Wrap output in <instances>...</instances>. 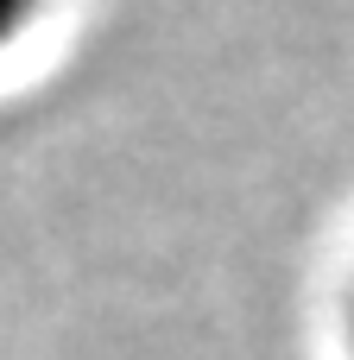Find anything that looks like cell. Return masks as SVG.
I'll return each instance as SVG.
<instances>
[{
	"mask_svg": "<svg viewBox=\"0 0 354 360\" xmlns=\"http://www.w3.org/2000/svg\"><path fill=\"white\" fill-rule=\"evenodd\" d=\"M348 354H354V310H348Z\"/></svg>",
	"mask_w": 354,
	"mask_h": 360,
	"instance_id": "7a4b0ae2",
	"label": "cell"
},
{
	"mask_svg": "<svg viewBox=\"0 0 354 360\" xmlns=\"http://www.w3.org/2000/svg\"><path fill=\"white\" fill-rule=\"evenodd\" d=\"M13 25H19V13H0V38H6V32H13Z\"/></svg>",
	"mask_w": 354,
	"mask_h": 360,
	"instance_id": "6da1fadb",
	"label": "cell"
}]
</instances>
